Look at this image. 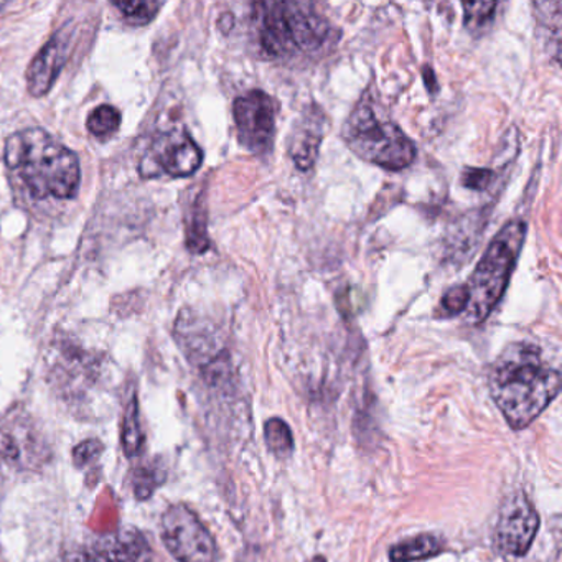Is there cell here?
<instances>
[{
    "mask_svg": "<svg viewBox=\"0 0 562 562\" xmlns=\"http://www.w3.org/2000/svg\"><path fill=\"white\" fill-rule=\"evenodd\" d=\"M345 143L355 156L381 169H406L416 160L413 140L390 120H381L368 101H360L344 124Z\"/></svg>",
    "mask_w": 562,
    "mask_h": 562,
    "instance_id": "5",
    "label": "cell"
},
{
    "mask_svg": "<svg viewBox=\"0 0 562 562\" xmlns=\"http://www.w3.org/2000/svg\"><path fill=\"white\" fill-rule=\"evenodd\" d=\"M5 162L35 199H74L80 189L78 157L47 131L24 130L5 143Z\"/></svg>",
    "mask_w": 562,
    "mask_h": 562,
    "instance_id": "2",
    "label": "cell"
},
{
    "mask_svg": "<svg viewBox=\"0 0 562 562\" xmlns=\"http://www.w3.org/2000/svg\"><path fill=\"white\" fill-rule=\"evenodd\" d=\"M187 243L189 248L193 252H203L209 248V238H206V220L205 210L196 209L195 218L189 223V229H187Z\"/></svg>",
    "mask_w": 562,
    "mask_h": 562,
    "instance_id": "22",
    "label": "cell"
},
{
    "mask_svg": "<svg viewBox=\"0 0 562 562\" xmlns=\"http://www.w3.org/2000/svg\"><path fill=\"white\" fill-rule=\"evenodd\" d=\"M492 170L469 169L463 172L462 183L467 189L483 190L492 182Z\"/></svg>",
    "mask_w": 562,
    "mask_h": 562,
    "instance_id": "25",
    "label": "cell"
},
{
    "mask_svg": "<svg viewBox=\"0 0 562 562\" xmlns=\"http://www.w3.org/2000/svg\"><path fill=\"white\" fill-rule=\"evenodd\" d=\"M443 541L437 536L424 532L391 546V562H416L436 558L443 551Z\"/></svg>",
    "mask_w": 562,
    "mask_h": 562,
    "instance_id": "14",
    "label": "cell"
},
{
    "mask_svg": "<svg viewBox=\"0 0 562 562\" xmlns=\"http://www.w3.org/2000/svg\"><path fill=\"white\" fill-rule=\"evenodd\" d=\"M47 437L29 414L14 409L0 417V467L15 473L41 470L50 460Z\"/></svg>",
    "mask_w": 562,
    "mask_h": 562,
    "instance_id": "6",
    "label": "cell"
},
{
    "mask_svg": "<svg viewBox=\"0 0 562 562\" xmlns=\"http://www.w3.org/2000/svg\"><path fill=\"white\" fill-rule=\"evenodd\" d=\"M114 8L120 9L130 24L146 25L156 18L160 4L157 2H116Z\"/></svg>",
    "mask_w": 562,
    "mask_h": 562,
    "instance_id": "19",
    "label": "cell"
},
{
    "mask_svg": "<svg viewBox=\"0 0 562 562\" xmlns=\"http://www.w3.org/2000/svg\"><path fill=\"white\" fill-rule=\"evenodd\" d=\"M463 21L470 31L483 29L496 11L495 2H463Z\"/></svg>",
    "mask_w": 562,
    "mask_h": 562,
    "instance_id": "20",
    "label": "cell"
},
{
    "mask_svg": "<svg viewBox=\"0 0 562 562\" xmlns=\"http://www.w3.org/2000/svg\"><path fill=\"white\" fill-rule=\"evenodd\" d=\"M60 562H90L88 561L87 552L85 549H75V551H68L64 555Z\"/></svg>",
    "mask_w": 562,
    "mask_h": 562,
    "instance_id": "26",
    "label": "cell"
},
{
    "mask_svg": "<svg viewBox=\"0 0 562 562\" xmlns=\"http://www.w3.org/2000/svg\"><path fill=\"white\" fill-rule=\"evenodd\" d=\"M265 439L269 452L274 453L276 457H289L294 450L291 427L279 417H272L265 424Z\"/></svg>",
    "mask_w": 562,
    "mask_h": 562,
    "instance_id": "15",
    "label": "cell"
},
{
    "mask_svg": "<svg viewBox=\"0 0 562 562\" xmlns=\"http://www.w3.org/2000/svg\"><path fill=\"white\" fill-rule=\"evenodd\" d=\"M160 532L164 544L177 561L215 562V539L189 506H170L164 513Z\"/></svg>",
    "mask_w": 562,
    "mask_h": 562,
    "instance_id": "7",
    "label": "cell"
},
{
    "mask_svg": "<svg viewBox=\"0 0 562 562\" xmlns=\"http://www.w3.org/2000/svg\"><path fill=\"white\" fill-rule=\"evenodd\" d=\"M88 131L98 139H106L117 133L121 126V114L116 108L103 106L97 108L88 117Z\"/></svg>",
    "mask_w": 562,
    "mask_h": 562,
    "instance_id": "17",
    "label": "cell"
},
{
    "mask_svg": "<svg viewBox=\"0 0 562 562\" xmlns=\"http://www.w3.org/2000/svg\"><path fill=\"white\" fill-rule=\"evenodd\" d=\"M325 134V116L321 108L312 106L295 124L291 140V157L301 172H308L317 162L318 150Z\"/></svg>",
    "mask_w": 562,
    "mask_h": 562,
    "instance_id": "12",
    "label": "cell"
},
{
    "mask_svg": "<svg viewBox=\"0 0 562 562\" xmlns=\"http://www.w3.org/2000/svg\"><path fill=\"white\" fill-rule=\"evenodd\" d=\"M101 452H103V446H101L100 440H85V442H81L80 446L75 449V463H77L78 467L88 465V463L98 459Z\"/></svg>",
    "mask_w": 562,
    "mask_h": 562,
    "instance_id": "24",
    "label": "cell"
},
{
    "mask_svg": "<svg viewBox=\"0 0 562 562\" xmlns=\"http://www.w3.org/2000/svg\"><path fill=\"white\" fill-rule=\"evenodd\" d=\"M90 562H150L153 551L143 532L134 528L117 529L98 538L85 549Z\"/></svg>",
    "mask_w": 562,
    "mask_h": 562,
    "instance_id": "11",
    "label": "cell"
},
{
    "mask_svg": "<svg viewBox=\"0 0 562 562\" xmlns=\"http://www.w3.org/2000/svg\"><path fill=\"white\" fill-rule=\"evenodd\" d=\"M256 35L262 54L271 58L321 50L331 25L308 2L255 4Z\"/></svg>",
    "mask_w": 562,
    "mask_h": 562,
    "instance_id": "3",
    "label": "cell"
},
{
    "mask_svg": "<svg viewBox=\"0 0 562 562\" xmlns=\"http://www.w3.org/2000/svg\"><path fill=\"white\" fill-rule=\"evenodd\" d=\"M274 100L261 90H252L236 98L233 104L238 139L245 149L256 156H265L271 150L276 136Z\"/></svg>",
    "mask_w": 562,
    "mask_h": 562,
    "instance_id": "8",
    "label": "cell"
},
{
    "mask_svg": "<svg viewBox=\"0 0 562 562\" xmlns=\"http://www.w3.org/2000/svg\"><path fill=\"white\" fill-rule=\"evenodd\" d=\"M561 373L542 361L539 348L516 344L506 348L490 373V394L512 429L535 423L558 397Z\"/></svg>",
    "mask_w": 562,
    "mask_h": 562,
    "instance_id": "1",
    "label": "cell"
},
{
    "mask_svg": "<svg viewBox=\"0 0 562 562\" xmlns=\"http://www.w3.org/2000/svg\"><path fill=\"white\" fill-rule=\"evenodd\" d=\"M203 153L186 131L172 130L159 134L150 144L140 162L143 177L167 173L170 177H189L200 169Z\"/></svg>",
    "mask_w": 562,
    "mask_h": 562,
    "instance_id": "9",
    "label": "cell"
},
{
    "mask_svg": "<svg viewBox=\"0 0 562 562\" xmlns=\"http://www.w3.org/2000/svg\"><path fill=\"white\" fill-rule=\"evenodd\" d=\"M526 238V223L519 220L506 223L483 252L470 281L467 282L465 315L472 324L486 321L502 301L509 284L513 269Z\"/></svg>",
    "mask_w": 562,
    "mask_h": 562,
    "instance_id": "4",
    "label": "cell"
},
{
    "mask_svg": "<svg viewBox=\"0 0 562 562\" xmlns=\"http://www.w3.org/2000/svg\"><path fill=\"white\" fill-rule=\"evenodd\" d=\"M535 8L536 11H538L539 27L548 32L546 38L554 42L555 50L559 52V38H561V2H539Z\"/></svg>",
    "mask_w": 562,
    "mask_h": 562,
    "instance_id": "18",
    "label": "cell"
},
{
    "mask_svg": "<svg viewBox=\"0 0 562 562\" xmlns=\"http://www.w3.org/2000/svg\"><path fill=\"white\" fill-rule=\"evenodd\" d=\"M467 302H469V294H467L465 284H462L449 289L446 295H443L440 305H442L443 314L450 317V315L463 314L467 308Z\"/></svg>",
    "mask_w": 562,
    "mask_h": 562,
    "instance_id": "23",
    "label": "cell"
},
{
    "mask_svg": "<svg viewBox=\"0 0 562 562\" xmlns=\"http://www.w3.org/2000/svg\"><path fill=\"white\" fill-rule=\"evenodd\" d=\"M160 483H162V475L159 467L143 465L134 473L133 486L137 498H149Z\"/></svg>",
    "mask_w": 562,
    "mask_h": 562,
    "instance_id": "21",
    "label": "cell"
},
{
    "mask_svg": "<svg viewBox=\"0 0 562 562\" xmlns=\"http://www.w3.org/2000/svg\"><path fill=\"white\" fill-rule=\"evenodd\" d=\"M308 562H327L325 561V558H322V555H315V558H312Z\"/></svg>",
    "mask_w": 562,
    "mask_h": 562,
    "instance_id": "27",
    "label": "cell"
},
{
    "mask_svg": "<svg viewBox=\"0 0 562 562\" xmlns=\"http://www.w3.org/2000/svg\"><path fill=\"white\" fill-rule=\"evenodd\" d=\"M539 515L525 493L508 496L496 516L493 542L502 554L521 558L536 539Z\"/></svg>",
    "mask_w": 562,
    "mask_h": 562,
    "instance_id": "10",
    "label": "cell"
},
{
    "mask_svg": "<svg viewBox=\"0 0 562 562\" xmlns=\"http://www.w3.org/2000/svg\"><path fill=\"white\" fill-rule=\"evenodd\" d=\"M68 44L70 38L65 35V32H60L52 37V41L32 61L27 71V88L34 97H44L50 91L52 85L55 83L67 61Z\"/></svg>",
    "mask_w": 562,
    "mask_h": 562,
    "instance_id": "13",
    "label": "cell"
},
{
    "mask_svg": "<svg viewBox=\"0 0 562 562\" xmlns=\"http://www.w3.org/2000/svg\"><path fill=\"white\" fill-rule=\"evenodd\" d=\"M123 447L127 457L137 456L144 447V432L140 427L139 407H137L136 400L131 401L126 413H124Z\"/></svg>",
    "mask_w": 562,
    "mask_h": 562,
    "instance_id": "16",
    "label": "cell"
}]
</instances>
